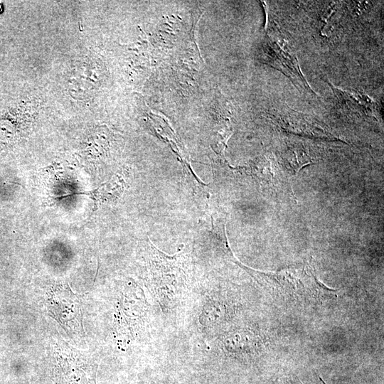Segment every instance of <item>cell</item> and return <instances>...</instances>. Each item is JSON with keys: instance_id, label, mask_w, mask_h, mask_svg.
Wrapping results in <instances>:
<instances>
[{"instance_id": "6da1fadb", "label": "cell", "mask_w": 384, "mask_h": 384, "mask_svg": "<svg viewBox=\"0 0 384 384\" xmlns=\"http://www.w3.org/2000/svg\"><path fill=\"white\" fill-rule=\"evenodd\" d=\"M147 270L149 284L159 302L166 307L178 304L190 282L188 260L181 251L168 255L151 243Z\"/></svg>"}, {"instance_id": "52a82bcc", "label": "cell", "mask_w": 384, "mask_h": 384, "mask_svg": "<svg viewBox=\"0 0 384 384\" xmlns=\"http://www.w3.org/2000/svg\"><path fill=\"white\" fill-rule=\"evenodd\" d=\"M274 119L286 131L306 137L331 139L333 136L311 119L294 110H282L272 115Z\"/></svg>"}, {"instance_id": "8992f818", "label": "cell", "mask_w": 384, "mask_h": 384, "mask_svg": "<svg viewBox=\"0 0 384 384\" xmlns=\"http://www.w3.org/2000/svg\"><path fill=\"white\" fill-rule=\"evenodd\" d=\"M331 87L343 111L358 116L376 117L380 112L379 105L364 92L354 90H343Z\"/></svg>"}, {"instance_id": "7a4b0ae2", "label": "cell", "mask_w": 384, "mask_h": 384, "mask_svg": "<svg viewBox=\"0 0 384 384\" xmlns=\"http://www.w3.org/2000/svg\"><path fill=\"white\" fill-rule=\"evenodd\" d=\"M274 276L284 292L296 299L321 301L335 292L322 284L308 265L284 268Z\"/></svg>"}, {"instance_id": "30bf717a", "label": "cell", "mask_w": 384, "mask_h": 384, "mask_svg": "<svg viewBox=\"0 0 384 384\" xmlns=\"http://www.w3.org/2000/svg\"><path fill=\"white\" fill-rule=\"evenodd\" d=\"M279 384H302L297 378H286Z\"/></svg>"}, {"instance_id": "ba28073f", "label": "cell", "mask_w": 384, "mask_h": 384, "mask_svg": "<svg viewBox=\"0 0 384 384\" xmlns=\"http://www.w3.org/2000/svg\"><path fill=\"white\" fill-rule=\"evenodd\" d=\"M260 346L259 337L249 331L231 333L223 340V347L225 351L235 355L255 353Z\"/></svg>"}, {"instance_id": "277c9868", "label": "cell", "mask_w": 384, "mask_h": 384, "mask_svg": "<svg viewBox=\"0 0 384 384\" xmlns=\"http://www.w3.org/2000/svg\"><path fill=\"white\" fill-rule=\"evenodd\" d=\"M54 354L58 384H90L92 368L87 357L63 342L57 343Z\"/></svg>"}, {"instance_id": "9c48e42d", "label": "cell", "mask_w": 384, "mask_h": 384, "mask_svg": "<svg viewBox=\"0 0 384 384\" xmlns=\"http://www.w3.org/2000/svg\"><path fill=\"white\" fill-rule=\"evenodd\" d=\"M228 304L220 299H211L203 306L200 319L202 325L208 328L220 326L227 321L230 309Z\"/></svg>"}, {"instance_id": "3957f363", "label": "cell", "mask_w": 384, "mask_h": 384, "mask_svg": "<svg viewBox=\"0 0 384 384\" xmlns=\"http://www.w3.org/2000/svg\"><path fill=\"white\" fill-rule=\"evenodd\" d=\"M265 63L281 72L298 88L316 94L302 72L296 54L285 40L267 35L263 44Z\"/></svg>"}, {"instance_id": "5b68a950", "label": "cell", "mask_w": 384, "mask_h": 384, "mask_svg": "<svg viewBox=\"0 0 384 384\" xmlns=\"http://www.w3.org/2000/svg\"><path fill=\"white\" fill-rule=\"evenodd\" d=\"M48 309L65 328H75L81 323L80 299L66 286H56L47 295Z\"/></svg>"}]
</instances>
